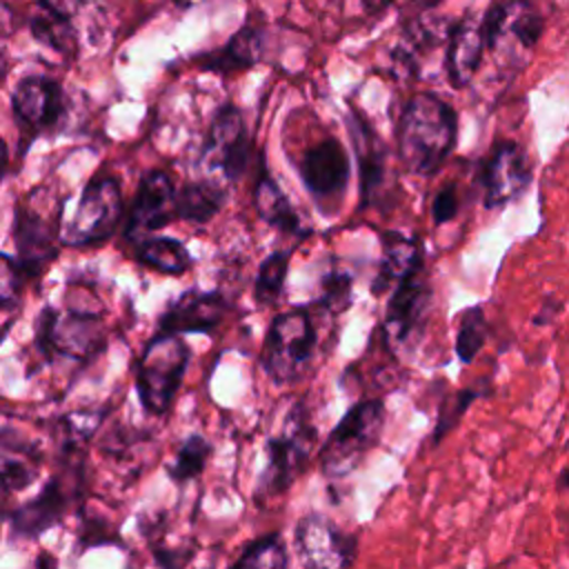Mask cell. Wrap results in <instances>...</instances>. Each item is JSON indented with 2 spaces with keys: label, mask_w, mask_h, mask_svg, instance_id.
<instances>
[{
  "label": "cell",
  "mask_w": 569,
  "mask_h": 569,
  "mask_svg": "<svg viewBox=\"0 0 569 569\" xmlns=\"http://www.w3.org/2000/svg\"><path fill=\"white\" fill-rule=\"evenodd\" d=\"M458 140V113L436 93H416L405 104L396 147L402 167L416 176H433L451 156Z\"/></svg>",
  "instance_id": "6da1fadb"
},
{
  "label": "cell",
  "mask_w": 569,
  "mask_h": 569,
  "mask_svg": "<svg viewBox=\"0 0 569 569\" xmlns=\"http://www.w3.org/2000/svg\"><path fill=\"white\" fill-rule=\"evenodd\" d=\"M33 345L44 360L67 358L89 362L104 351L107 329L100 313L47 305L36 318Z\"/></svg>",
  "instance_id": "7a4b0ae2"
},
{
  "label": "cell",
  "mask_w": 569,
  "mask_h": 569,
  "mask_svg": "<svg viewBox=\"0 0 569 569\" xmlns=\"http://www.w3.org/2000/svg\"><path fill=\"white\" fill-rule=\"evenodd\" d=\"M385 416V402L378 398L360 400L347 409L318 451L320 471L327 480H342L362 462L380 442Z\"/></svg>",
  "instance_id": "3957f363"
},
{
  "label": "cell",
  "mask_w": 569,
  "mask_h": 569,
  "mask_svg": "<svg viewBox=\"0 0 569 569\" xmlns=\"http://www.w3.org/2000/svg\"><path fill=\"white\" fill-rule=\"evenodd\" d=\"M189 358L191 351L182 333L156 331L147 340L136 365V391L147 413H167L180 389Z\"/></svg>",
  "instance_id": "277c9868"
},
{
  "label": "cell",
  "mask_w": 569,
  "mask_h": 569,
  "mask_svg": "<svg viewBox=\"0 0 569 569\" xmlns=\"http://www.w3.org/2000/svg\"><path fill=\"white\" fill-rule=\"evenodd\" d=\"M124 218V200L118 178H91L76 204L71 220L62 227V244L71 249H91L113 236Z\"/></svg>",
  "instance_id": "5b68a950"
},
{
  "label": "cell",
  "mask_w": 569,
  "mask_h": 569,
  "mask_svg": "<svg viewBox=\"0 0 569 569\" xmlns=\"http://www.w3.org/2000/svg\"><path fill=\"white\" fill-rule=\"evenodd\" d=\"M316 442V431L302 402L293 405L284 418V431L271 436L264 445L267 462L256 482L258 498H271L291 487L296 476L305 469Z\"/></svg>",
  "instance_id": "8992f818"
},
{
  "label": "cell",
  "mask_w": 569,
  "mask_h": 569,
  "mask_svg": "<svg viewBox=\"0 0 569 569\" xmlns=\"http://www.w3.org/2000/svg\"><path fill=\"white\" fill-rule=\"evenodd\" d=\"M316 327L307 309H291L278 313L264 336L262 347V369L278 382H296L313 356L316 349Z\"/></svg>",
  "instance_id": "52a82bcc"
},
{
  "label": "cell",
  "mask_w": 569,
  "mask_h": 569,
  "mask_svg": "<svg viewBox=\"0 0 569 569\" xmlns=\"http://www.w3.org/2000/svg\"><path fill=\"white\" fill-rule=\"evenodd\" d=\"M82 471L67 462V469L51 476L42 489L27 502L18 505L9 516V531L16 538L33 540L49 531L51 527L60 525L69 513L73 500L80 496Z\"/></svg>",
  "instance_id": "ba28073f"
},
{
  "label": "cell",
  "mask_w": 569,
  "mask_h": 569,
  "mask_svg": "<svg viewBox=\"0 0 569 569\" xmlns=\"http://www.w3.org/2000/svg\"><path fill=\"white\" fill-rule=\"evenodd\" d=\"M60 213L62 207L42 213L36 204H16L11 231L18 251L13 260L24 280L40 278L58 256V242L62 244Z\"/></svg>",
  "instance_id": "9c48e42d"
},
{
  "label": "cell",
  "mask_w": 569,
  "mask_h": 569,
  "mask_svg": "<svg viewBox=\"0 0 569 569\" xmlns=\"http://www.w3.org/2000/svg\"><path fill=\"white\" fill-rule=\"evenodd\" d=\"M251 160V138L244 127V118L233 102H224L216 109L209 124L200 164L209 171H220L224 180L238 182Z\"/></svg>",
  "instance_id": "30bf717a"
},
{
  "label": "cell",
  "mask_w": 569,
  "mask_h": 569,
  "mask_svg": "<svg viewBox=\"0 0 569 569\" xmlns=\"http://www.w3.org/2000/svg\"><path fill=\"white\" fill-rule=\"evenodd\" d=\"M531 178L533 167L525 147L513 140L496 142L478 171L485 209H500L518 200L531 184Z\"/></svg>",
  "instance_id": "8fae6325"
},
{
  "label": "cell",
  "mask_w": 569,
  "mask_h": 569,
  "mask_svg": "<svg viewBox=\"0 0 569 569\" xmlns=\"http://www.w3.org/2000/svg\"><path fill=\"white\" fill-rule=\"evenodd\" d=\"M293 545L300 565L311 569L351 567L358 553L356 536L342 531L318 511H309L296 522Z\"/></svg>",
  "instance_id": "7c38bea8"
},
{
  "label": "cell",
  "mask_w": 569,
  "mask_h": 569,
  "mask_svg": "<svg viewBox=\"0 0 569 569\" xmlns=\"http://www.w3.org/2000/svg\"><path fill=\"white\" fill-rule=\"evenodd\" d=\"M300 180L313 202L322 209L345 196L351 178V158L338 138H325L305 149L298 162Z\"/></svg>",
  "instance_id": "4fadbf2b"
},
{
  "label": "cell",
  "mask_w": 569,
  "mask_h": 569,
  "mask_svg": "<svg viewBox=\"0 0 569 569\" xmlns=\"http://www.w3.org/2000/svg\"><path fill=\"white\" fill-rule=\"evenodd\" d=\"M11 109L24 142L49 133L64 118L62 87L47 76H24L11 93Z\"/></svg>",
  "instance_id": "5bb4252c"
},
{
  "label": "cell",
  "mask_w": 569,
  "mask_h": 569,
  "mask_svg": "<svg viewBox=\"0 0 569 569\" xmlns=\"http://www.w3.org/2000/svg\"><path fill=\"white\" fill-rule=\"evenodd\" d=\"M176 193L169 173L160 169L144 171L127 213L124 238L136 244L164 229L176 218Z\"/></svg>",
  "instance_id": "9a60e30c"
},
{
  "label": "cell",
  "mask_w": 569,
  "mask_h": 569,
  "mask_svg": "<svg viewBox=\"0 0 569 569\" xmlns=\"http://www.w3.org/2000/svg\"><path fill=\"white\" fill-rule=\"evenodd\" d=\"M431 302V284L427 276V267H418L416 271L407 273L391 291V300L385 311L382 333L387 345L405 347L409 338H413L427 313Z\"/></svg>",
  "instance_id": "2e32d148"
},
{
  "label": "cell",
  "mask_w": 569,
  "mask_h": 569,
  "mask_svg": "<svg viewBox=\"0 0 569 569\" xmlns=\"http://www.w3.org/2000/svg\"><path fill=\"white\" fill-rule=\"evenodd\" d=\"M229 311V300L220 291L187 289L173 298L158 316V331L211 333Z\"/></svg>",
  "instance_id": "e0dca14e"
},
{
  "label": "cell",
  "mask_w": 569,
  "mask_h": 569,
  "mask_svg": "<svg viewBox=\"0 0 569 569\" xmlns=\"http://www.w3.org/2000/svg\"><path fill=\"white\" fill-rule=\"evenodd\" d=\"M349 133L353 140V153L358 160V193H360V209L373 204L380 187L385 184L387 176V147L369 127L360 113H351L349 118Z\"/></svg>",
  "instance_id": "ac0fdd59"
},
{
  "label": "cell",
  "mask_w": 569,
  "mask_h": 569,
  "mask_svg": "<svg viewBox=\"0 0 569 569\" xmlns=\"http://www.w3.org/2000/svg\"><path fill=\"white\" fill-rule=\"evenodd\" d=\"M485 20L487 47L498 51L507 38H513L520 47L531 49L542 33V18L527 0H507L493 4Z\"/></svg>",
  "instance_id": "d6986e66"
},
{
  "label": "cell",
  "mask_w": 569,
  "mask_h": 569,
  "mask_svg": "<svg viewBox=\"0 0 569 569\" xmlns=\"http://www.w3.org/2000/svg\"><path fill=\"white\" fill-rule=\"evenodd\" d=\"M382 256L378 271L371 280V293L382 296L391 287H396L407 273L425 267V247L418 236H407L402 231L389 229L380 233Z\"/></svg>",
  "instance_id": "ffe728a7"
},
{
  "label": "cell",
  "mask_w": 569,
  "mask_h": 569,
  "mask_svg": "<svg viewBox=\"0 0 569 569\" xmlns=\"http://www.w3.org/2000/svg\"><path fill=\"white\" fill-rule=\"evenodd\" d=\"M487 47L485 20L465 18L449 33L447 76L456 89H462L476 76Z\"/></svg>",
  "instance_id": "44dd1931"
},
{
  "label": "cell",
  "mask_w": 569,
  "mask_h": 569,
  "mask_svg": "<svg viewBox=\"0 0 569 569\" xmlns=\"http://www.w3.org/2000/svg\"><path fill=\"white\" fill-rule=\"evenodd\" d=\"M2 491L13 493L31 487L42 469V453L31 440H24L20 433L9 427L2 429Z\"/></svg>",
  "instance_id": "7402d4cb"
},
{
  "label": "cell",
  "mask_w": 569,
  "mask_h": 569,
  "mask_svg": "<svg viewBox=\"0 0 569 569\" xmlns=\"http://www.w3.org/2000/svg\"><path fill=\"white\" fill-rule=\"evenodd\" d=\"M253 207L267 224H271L282 233H296V236L309 233V229H302L300 216L296 213L293 204L289 202L284 191L278 187V182L269 173L264 160L260 162V171L253 182Z\"/></svg>",
  "instance_id": "603a6c76"
},
{
  "label": "cell",
  "mask_w": 569,
  "mask_h": 569,
  "mask_svg": "<svg viewBox=\"0 0 569 569\" xmlns=\"http://www.w3.org/2000/svg\"><path fill=\"white\" fill-rule=\"evenodd\" d=\"M262 49H264L262 31L253 24H244L229 38V42L222 49L202 56L200 67L207 71L227 76V73L253 67L260 60Z\"/></svg>",
  "instance_id": "cb8c5ba5"
},
{
  "label": "cell",
  "mask_w": 569,
  "mask_h": 569,
  "mask_svg": "<svg viewBox=\"0 0 569 569\" xmlns=\"http://www.w3.org/2000/svg\"><path fill=\"white\" fill-rule=\"evenodd\" d=\"M227 202V189L209 178L184 182L176 193V218L204 224Z\"/></svg>",
  "instance_id": "d4e9b609"
},
{
  "label": "cell",
  "mask_w": 569,
  "mask_h": 569,
  "mask_svg": "<svg viewBox=\"0 0 569 569\" xmlns=\"http://www.w3.org/2000/svg\"><path fill=\"white\" fill-rule=\"evenodd\" d=\"M136 260L164 276H180L193 267V256L178 238L156 236L136 242Z\"/></svg>",
  "instance_id": "484cf974"
},
{
  "label": "cell",
  "mask_w": 569,
  "mask_h": 569,
  "mask_svg": "<svg viewBox=\"0 0 569 569\" xmlns=\"http://www.w3.org/2000/svg\"><path fill=\"white\" fill-rule=\"evenodd\" d=\"M211 453H213V445L204 436L189 433L178 445L173 462L167 467V476L176 485H184L189 480H196L204 471Z\"/></svg>",
  "instance_id": "4316f807"
},
{
  "label": "cell",
  "mask_w": 569,
  "mask_h": 569,
  "mask_svg": "<svg viewBox=\"0 0 569 569\" xmlns=\"http://www.w3.org/2000/svg\"><path fill=\"white\" fill-rule=\"evenodd\" d=\"M489 393H491V382L478 380V382L456 391L453 396H447L438 411V420H436V427L431 433V445H438L460 422V418L465 416V411L469 409L471 402H476L478 398L489 396Z\"/></svg>",
  "instance_id": "83f0119b"
},
{
  "label": "cell",
  "mask_w": 569,
  "mask_h": 569,
  "mask_svg": "<svg viewBox=\"0 0 569 569\" xmlns=\"http://www.w3.org/2000/svg\"><path fill=\"white\" fill-rule=\"evenodd\" d=\"M31 33L42 44L56 49L62 56H71L76 51V33L69 18H62L44 7L38 4L33 18H31Z\"/></svg>",
  "instance_id": "f1b7e54d"
},
{
  "label": "cell",
  "mask_w": 569,
  "mask_h": 569,
  "mask_svg": "<svg viewBox=\"0 0 569 569\" xmlns=\"http://www.w3.org/2000/svg\"><path fill=\"white\" fill-rule=\"evenodd\" d=\"M487 318H485V309L480 305L467 307L460 313L458 320V331H456V342H453V351L458 356V360L462 365H469L476 360L478 351L485 347L487 342Z\"/></svg>",
  "instance_id": "f546056e"
},
{
  "label": "cell",
  "mask_w": 569,
  "mask_h": 569,
  "mask_svg": "<svg viewBox=\"0 0 569 569\" xmlns=\"http://www.w3.org/2000/svg\"><path fill=\"white\" fill-rule=\"evenodd\" d=\"M289 258L291 251L284 249L271 251L267 258H262L253 280V296L260 305H273L280 298L289 271Z\"/></svg>",
  "instance_id": "4dcf8cb0"
},
{
  "label": "cell",
  "mask_w": 569,
  "mask_h": 569,
  "mask_svg": "<svg viewBox=\"0 0 569 569\" xmlns=\"http://www.w3.org/2000/svg\"><path fill=\"white\" fill-rule=\"evenodd\" d=\"M289 565V551L278 531L264 533L251 540L240 556L233 560V567H258V569H284Z\"/></svg>",
  "instance_id": "1f68e13d"
},
{
  "label": "cell",
  "mask_w": 569,
  "mask_h": 569,
  "mask_svg": "<svg viewBox=\"0 0 569 569\" xmlns=\"http://www.w3.org/2000/svg\"><path fill=\"white\" fill-rule=\"evenodd\" d=\"M104 418V409H80L71 411L58 422V431L62 436L64 453H73L82 442H87Z\"/></svg>",
  "instance_id": "d6a6232c"
},
{
  "label": "cell",
  "mask_w": 569,
  "mask_h": 569,
  "mask_svg": "<svg viewBox=\"0 0 569 569\" xmlns=\"http://www.w3.org/2000/svg\"><path fill=\"white\" fill-rule=\"evenodd\" d=\"M353 300V278L349 271L331 269L320 278V307L333 316L345 313Z\"/></svg>",
  "instance_id": "836d02e7"
},
{
  "label": "cell",
  "mask_w": 569,
  "mask_h": 569,
  "mask_svg": "<svg viewBox=\"0 0 569 569\" xmlns=\"http://www.w3.org/2000/svg\"><path fill=\"white\" fill-rule=\"evenodd\" d=\"M27 280L22 278V273L18 271L16 267V260L11 253H2V296H0V302H2V311L7 313L13 305H18V296H20V289Z\"/></svg>",
  "instance_id": "e575fe53"
},
{
  "label": "cell",
  "mask_w": 569,
  "mask_h": 569,
  "mask_svg": "<svg viewBox=\"0 0 569 569\" xmlns=\"http://www.w3.org/2000/svg\"><path fill=\"white\" fill-rule=\"evenodd\" d=\"M460 209V198H458V189L453 182L445 184L438 189V193L431 200V218L433 224H445L449 220H453L458 216Z\"/></svg>",
  "instance_id": "d590c367"
},
{
  "label": "cell",
  "mask_w": 569,
  "mask_h": 569,
  "mask_svg": "<svg viewBox=\"0 0 569 569\" xmlns=\"http://www.w3.org/2000/svg\"><path fill=\"white\" fill-rule=\"evenodd\" d=\"M93 0H40L38 4L62 16V18H76L78 13H82Z\"/></svg>",
  "instance_id": "8d00e7d4"
},
{
  "label": "cell",
  "mask_w": 569,
  "mask_h": 569,
  "mask_svg": "<svg viewBox=\"0 0 569 569\" xmlns=\"http://www.w3.org/2000/svg\"><path fill=\"white\" fill-rule=\"evenodd\" d=\"M153 560L160 565V567H178V565H184L187 562V556L182 558L180 551H173V549H156L153 551Z\"/></svg>",
  "instance_id": "74e56055"
},
{
  "label": "cell",
  "mask_w": 569,
  "mask_h": 569,
  "mask_svg": "<svg viewBox=\"0 0 569 569\" xmlns=\"http://www.w3.org/2000/svg\"><path fill=\"white\" fill-rule=\"evenodd\" d=\"M360 2L365 4L367 11H380V9H385L391 0H360Z\"/></svg>",
  "instance_id": "f35d334b"
},
{
  "label": "cell",
  "mask_w": 569,
  "mask_h": 569,
  "mask_svg": "<svg viewBox=\"0 0 569 569\" xmlns=\"http://www.w3.org/2000/svg\"><path fill=\"white\" fill-rule=\"evenodd\" d=\"M558 487H560V489H569V467H565V469L558 473Z\"/></svg>",
  "instance_id": "ab89813d"
},
{
  "label": "cell",
  "mask_w": 569,
  "mask_h": 569,
  "mask_svg": "<svg viewBox=\"0 0 569 569\" xmlns=\"http://www.w3.org/2000/svg\"><path fill=\"white\" fill-rule=\"evenodd\" d=\"M178 7H182V9H191V7H198V4H204V2H209V0H173Z\"/></svg>",
  "instance_id": "60d3db41"
}]
</instances>
